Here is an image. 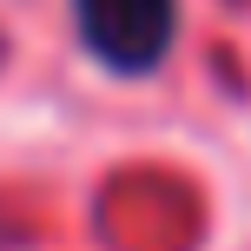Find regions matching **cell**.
I'll return each instance as SVG.
<instances>
[{
	"mask_svg": "<svg viewBox=\"0 0 251 251\" xmlns=\"http://www.w3.org/2000/svg\"><path fill=\"white\" fill-rule=\"evenodd\" d=\"M79 40L113 73H152L178 33V0H73Z\"/></svg>",
	"mask_w": 251,
	"mask_h": 251,
	"instance_id": "cell-1",
	"label": "cell"
}]
</instances>
